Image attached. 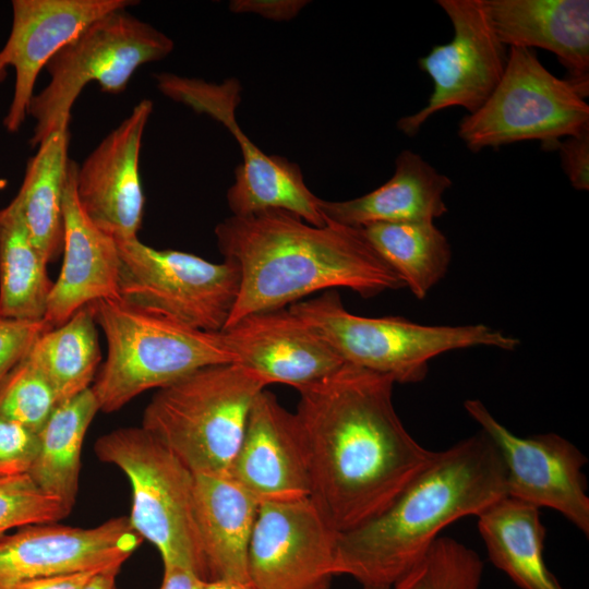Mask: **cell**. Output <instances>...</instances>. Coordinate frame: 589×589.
<instances>
[{"label":"cell","instance_id":"5b68a950","mask_svg":"<svg viewBox=\"0 0 589 589\" xmlns=\"http://www.w3.org/2000/svg\"><path fill=\"white\" fill-rule=\"evenodd\" d=\"M266 386L240 363L206 366L157 389L141 426L194 474L229 476L252 405Z\"/></svg>","mask_w":589,"mask_h":589},{"label":"cell","instance_id":"f546056e","mask_svg":"<svg viewBox=\"0 0 589 589\" xmlns=\"http://www.w3.org/2000/svg\"><path fill=\"white\" fill-rule=\"evenodd\" d=\"M483 562L470 548L438 537L390 589H480Z\"/></svg>","mask_w":589,"mask_h":589},{"label":"cell","instance_id":"30bf717a","mask_svg":"<svg viewBox=\"0 0 589 589\" xmlns=\"http://www.w3.org/2000/svg\"><path fill=\"white\" fill-rule=\"evenodd\" d=\"M119 298L205 332H221L240 287L236 263H212L197 255L157 250L137 238L117 240Z\"/></svg>","mask_w":589,"mask_h":589},{"label":"cell","instance_id":"ffe728a7","mask_svg":"<svg viewBox=\"0 0 589 589\" xmlns=\"http://www.w3.org/2000/svg\"><path fill=\"white\" fill-rule=\"evenodd\" d=\"M77 167L69 159L63 196V261L44 316L50 328L64 324L87 304L119 298L121 262L118 243L81 208L75 191Z\"/></svg>","mask_w":589,"mask_h":589},{"label":"cell","instance_id":"1f68e13d","mask_svg":"<svg viewBox=\"0 0 589 589\" xmlns=\"http://www.w3.org/2000/svg\"><path fill=\"white\" fill-rule=\"evenodd\" d=\"M70 512L39 489L29 474L0 476V538L13 529L57 522Z\"/></svg>","mask_w":589,"mask_h":589},{"label":"cell","instance_id":"e0dca14e","mask_svg":"<svg viewBox=\"0 0 589 589\" xmlns=\"http://www.w3.org/2000/svg\"><path fill=\"white\" fill-rule=\"evenodd\" d=\"M153 103L142 99L77 167L75 191L85 215L116 240L137 238L145 196L140 152Z\"/></svg>","mask_w":589,"mask_h":589},{"label":"cell","instance_id":"f1b7e54d","mask_svg":"<svg viewBox=\"0 0 589 589\" xmlns=\"http://www.w3.org/2000/svg\"><path fill=\"white\" fill-rule=\"evenodd\" d=\"M96 325L87 304L64 324L44 332L26 356L49 381L58 404L91 387L100 361Z\"/></svg>","mask_w":589,"mask_h":589},{"label":"cell","instance_id":"9c48e42d","mask_svg":"<svg viewBox=\"0 0 589 589\" xmlns=\"http://www.w3.org/2000/svg\"><path fill=\"white\" fill-rule=\"evenodd\" d=\"M587 127L586 99L551 73L534 49L510 47L497 86L479 109L460 120L457 134L472 153L522 141H539L552 151Z\"/></svg>","mask_w":589,"mask_h":589},{"label":"cell","instance_id":"74e56055","mask_svg":"<svg viewBox=\"0 0 589 589\" xmlns=\"http://www.w3.org/2000/svg\"><path fill=\"white\" fill-rule=\"evenodd\" d=\"M163 579L157 589H201L204 581L193 569L182 566L163 567Z\"/></svg>","mask_w":589,"mask_h":589},{"label":"cell","instance_id":"3957f363","mask_svg":"<svg viewBox=\"0 0 589 589\" xmlns=\"http://www.w3.org/2000/svg\"><path fill=\"white\" fill-rule=\"evenodd\" d=\"M505 479L502 458L483 431L434 452L387 508L337 534L334 575L363 587H390L445 527L506 496Z\"/></svg>","mask_w":589,"mask_h":589},{"label":"cell","instance_id":"8fae6325","mask_svg":"<svg viewBox=\"0 0 589 589\" xmlns=\"http://www.w3.org/2000/svg\"><path fill=\"white\" fill-rule=\"evenodd\" d=\"M154 79L163 95L209 116L237 141L242 163L236 168L235 182L227 192L233 216L283 209L314 226L326 224L320 209L321 199L305 184L298 164L266 155L240 129L236 111L241 101V84L237 79L214 83L167 72L156 73Z\"/></svg>","mask_w":589,"mask_h":589},{"label":"cell","instance_id":"e575fe53","mask_svg":"<svg viewBox=\"0 0 589 589\" xmlns=\"http://www.w3.org/2000/svg\"><path fill=\"white\" fill-rule=\"evenodd\" d=\"M561 164L572 187L577 191L589 190V127L562 140L556 148Z\"/></svg>","mask_w":589,"mask_h":589},{"label":"cell","instance_id":"cb8c5ba5","mask_svg":"<svg viewBox=\"0 0 589 589\" xmlns=\"http://www.w3.org/2000/svg\"><path fill=\"white\" fill-rule=\"evenodd\" d=\"M478 517V530L492 564L520 589H564L548 568L545 527L539 508L504 496Z\"/></svg>","mask_w":589,"mask_h":589},{"label":"cell","instance_id":"52a82bcc","mask_svg":"<svg viewBox=\"0 0 589 589\" xmlns=\"http://www.w3.org/2000/svg\"><path fill=\"white\" fill-rule=\"evenodd\" d=\"M94 449L100 461L116 466L128 478L132 491L129 521L157 549L163 567H188L206 580L194 473L142 426L106 433Z\"/></svg>","mask_w":589,"mask_h":589},{"label":"cell","instance_id":"4316f807","mask_svg":"<svg viewBox=\"0 0 589 589\" xmlns=\"http://www.w3.org/2000/svg\"><path fill=\"white\" fill-rule=\"evenodd\" d=\"M13 201L0 208V316L44 320L53 283Z\"/></svg>","mask_w":589,"mask_h":589},{"label":"cell","instance_id":"5bb4252c","mask_svg":"<svg viewBox=\"0 0 589 589\" xmlns=\"http://www.w3.org/2000/svg\"><path fill=\"white\" fill-rule=\"evenodd\" d=\"M337 534L309 497L261 503L249 581L254 589H330Z\"/></svg>","mask_w":589,"mask_h":589},{"label":"cell","instance_id":"8d00e7d4","mask_svg":"<svg viewBox=\"0 0 589 589\" xmlns=\"http://www.w3.org/2000/svg\"><path fill=\"white\" fill-rule=\"evenodd\" d=\"M99 572L101 570L32 578L0 589H84L91 578Z\"/></svg>","mask_w":589,"mask_h":589},{"label":"cell","instance_id":"60d3db41","mask_svg":"<svg viewBox=\"0 0 589 589\" xmlns=\"http://www.w3.org/2000/svg\"><path fill=\"white\" fill-rule=\"evenodd\" d=\"M363 589H390V587H382V586H365Z\"/></svg>","mask_w":589,"mask_h":589},{"label":"cell","instance_id":"603a6c76","mask_svg":"<svg viewBox=\"0 0 589 589\" xmlns=\"http://www.w3.org/2000/svg\"><path fill=\"white\" fill-rule=\"evenodd\" d=\"M206 580L249 581L248 551L260 502L229 476L194 474Z\"/></svg>","mask_w":589,"mask_h":589},{"label":"cell","instance_id":"d4e9b609","mask_svg":"<svg viewBox=\"0 0 589 589\" xmlns=\"http://www.w3.org/2000/svg\"><path fill=\"white\" fill-rule=\"evenodd\" d=\"M69 125L51 132L28 160L12 200L36 248L52 262L63 250V196L68 173Z\"/></svg>","mask_w":589,"mask_h":589},{"label":"cell","instance_id":"ba28073f","mask_svg":"<svg viewBox=\"0 0 589 589\" xmlns=\"http://www.w3.org/2000/svg\"><path fill=\"white\" fill-rule=\"evenodd\" d=\"M173 47L169 36L127 9L93 21L45 67L50 81L27 108L35 120L31 146L69 125L71 109L88 83L96 82L105 93H122L140 67L166 58Z\"/></svg>","mask_w":589,"mask_h":589},{"label":"cell","instance_id":"4fadbf2b","mask_svg":"<svg viewBox=\"0 0 589 589\" xmlns=\"http://www.w3.org/2000/svg\"><path fill=\"white\" fill-rule=\"evenodd\" d=\"M464 407L502 458L507 496L539 509L552 508L588 537L589 497L582 472L586 456L555 433L526 437L512 433L478 399L466 400Z\"/></svg>","mask_w":589,"mask_h":589},{"label":"cell","instance_id":"ac0fdd59","mask_svg":"<svg viewBox=\"0 0 589 589\" xmlns=\"http://www.w3.org/2000/svg\"><path fill=\"white\" fill-rule=\"evenodd\" d=\"M229 477L260 504L310 497L308 455L297 418L266 389L252 405Z\"/></svg>","mask_w":589,"mask_h":589},{"label":"cell","instance_id":"f35d334b","mask_svg":"<svg viewBox=\"0 0 589 589\" xmlns=\"http://www.w3.org/2000/svg\"><path fill=\"white\" fill-rule=\"evenodd\" d=\"M120 568V566H115L97 573L91 578L84 589H118L117 576Z\"/></svg>","mask_w":589,"mask_h":589},{"label":"cell","instance_id":"7402d4cb","mask_svg":"<svg viewBox=\"0 0 589 589\" xmlns=\"http://www.w3.org/2000/svg\"><path fill=\"white\" fill-rule=\"evenodd\" d=\"M452 180L438 172L420 154L401 151L394 175L381 187L347 201L321 199L325 219L363 228L373 224L434 221L447 213L445 192Z\"/></svg>","mask_w":589,"mask_h":589},{"label":"cell","instance_id":"d6a6232c","mask_svg":"<svg viewBox=\"0 0 589 589\" xmlns=\"http://www.w3.org/2000/svg\"><path fill=\"white\" fill-rule=\"evenodd\" d=\"M38 446L37 432L0 416V476L28 474Z\"/></svg>","mask_w":589,"mask_h":589},{"label":"cell","instance_id":"277c9868","mask_svg":"<svg viewBox=\"0 0 589 589\" xmlns=\"http://www.w3.org/2000/svg\"><path fill=\"white\" fill-rule=\"evenodd\" d=\"M91 305L107 342L106 360L91 387L100 411H117L143 392L200 369L238 363L221 332L197 329L120 298Z\"/></svg>","mask_w":589,"mask_h":589},{"label":"cell","instance_id":"44dd1931","mask_svg":"<svg viewBox=\"0 0 589 589\" xmlns=\"http://www.w3.org/2000/svg\"><path fill=\"white\" fill-rule=\"evenodd\" d=\"M488 19L508 48H542L555 55L566 80L589 95L588 0H482Z\"/></svg>","mask_w":589,"mask_h":589},{"label":"cell","instance_id":"2e32d148","mask_svg":"<svg viewBox=\"0 0 589 589\" xmlns=\"http://www.w3.org/2000/svg\"><path fill=\"white\" fill-rule=\"evenodd\" d=\"M137 3L134 0H13L12 26L0 49V83L15 71L13 96L3 118L10 133L27 116L39 72L49 60L96 19Z\"/></svg>","mask_w":589,"mask_h":589},{"label":"cell","instance_id":"ab89813d","mask_svg":"<svg viewBox=\"0 0 589 589\" xmlns=\"http://www.w3.org/2000/svg\"><path fill=\"white\" fill-rule=\"evenodd\" d=\"M201 589H254L250 581L229 579L204 580Z\"/></svg>","mask_w":589,"mask_h":589},{"label":"cell","instance_id":"7c38bea8","mask_svg":"<svg viewBox=\"0 0 589 589\" xmlns=\"http://www.w3.org/2000/svg\"><path fill=\"white\" fill-rule=\"evenodd\" d=\"M453 26L452 39L418 59L433 82L426 105L402 117L397 128L414 136L435 113L450 107L474 112L489 98L504 73L508 50L496 36L482 0H437Z\"/></svg>","mask_w":589,"mask_h":589},{"label":"cell","instance_id":"d590c367","mask_svg":"<svg viewBox=\"0 0 589 589\" xmlns=\"http://www.w3.org/2000/svg\"><path fill=\"white\" fill-rule=\"evenodd\" d=\"M310 1L304 0H235L229 8L235 13H253L274 21L293 19Z\"/></svg>","mask_w":589,"mask_h":589},{"label":"cell","instance_id":"836d02e7","mask_svg":"<svg viewBox=\"0 0 589 589\" xmlns=\"http://www.w3.org/2000/svg\"><path fill=\"white\" fill-rule=\"evenodd\" d=\"M50 329L41 321L0 316V383L26 358L37 338Z\"/></svg>","mask_w":589,"mask_h":589},{"label":"cell","instance_id":"4dcf8cb0","mask_svg":"<svg viewBox=\"0 0 589 589\" xmlns=\"http://www.w3.org/2000/svg\"><path fill=\"white\" fill-rule=\"evenodd\" d=\"M58 405L45 374L26 358L0 383V416L39 432Z\"/></svg>","mask_w":589,"mask_h":589},{"label":"cell","instance_id":"d6986e66","mask_svg":"<svg viewBox=\"0 0 589 589\" xmlns=\"http://www.w3.org/2000/svg\"><path fill=\"white\" fill-rule=\"evenodd\" d=\"M221 333L238 363L267 385L299 389L345 364L327 341L286 308L249 314Z\"/></svg>","mask_w":589,"mask_h":589},{"label":"cell","instance_id":"484cf974","mask_svg":"<svg viewBox=\"0 0 589 589\" xmlns=\"http://www.w3.org/2000/svg\"><path fill=\"white\" fill-rule=\"evenodd\" d=\"M99 405L92 388L57 405L38 432L39 446L29 477L45 493L72 510L79 490L86 431Z\"/></svg>","mask_w":589,"mask_h":589},{"label":"cell","instance_id":"7a4b0ae2","mask_svg":"<svg viewBox=\"0 0 589 589\" xmlns=\"http://www.w3.org/2000/svg\"><path fill=\"white\" fill-rule=\"evenodd\" d=\"M225 260L240 271L225 328L256 312L285 309L317 291L347 288L363 298L405 287L359 228L314 226L283 209L226 218L215 227Z\"/></svg>","mask_w":589,"mask_h":589},{"label":"cell","instance_id":"8992f818","mask_svg":"<svg viewBox=\"0 0 589 589\" xmlns=\"http://www.w3.org/2000/svg\"><path fill=\"white\" fill-rule=\"evenodd\" d=\"M312 327L345 363L390 376L423 381L431 359L452 350L485 346L514 351L519 339L485 324L423 325L402 317H368L347 311L335 290L288 308Z\"/></svg>","mask_w":589,"mask_h":589},{"label":"cell","instance_id":"6da1fadb","mask_svg":"<svg viewBox=\"0 0 589 589\" xmlns=\"http://www.w3.org/2000/svg\"><path fill=\"white\" fill-rule=\"evenodd\" d=\"M394 384L388 375L345 363L297 389L309 498L338 533L381 514L434 455L401 423Z\"/></svg>","mask_w":589,"mask_h":589},{"label":"cell","instance_id":"9a60e30c","mask_svg":"<svg viewBox=\"0 0 589 589\" xmlns=\"http://www.w3.org/2000/svg\"><path fill=\"white\" fill-rule=\"evenodd\" d=\"M142 541L125 516L92 528L55 522L22 527L0 538V588L32 578L121 567Z\"/></svg>","mask_w":589,"mask_h":589},{"label":"cell","instance_id":"83f0119b","mask_svg":"<svg viewBox=\"0 0 589 589\" xmlns=\"http://www.w3.org/2000/svg\"><path fill=\"white\" fill-rule=\"evenodd\" d=\"M359 229L417 299H424L445 277L452 249L434 221L373 224Z\"/></svg>","mask_w":589,"mask_h":589}]
</instances>
